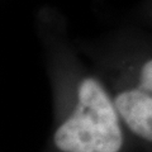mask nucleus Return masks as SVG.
I'll return each instance as SVG.
<instances>
[{"instance_id": "f257e3e1", "label": "nucleus", "mask_w": 152, "mask_h": 152, "mask_svg": "<svg viewBox=\"0 0 152 152\" xmlns=\"http://www.w3.org/2000/svg\"><path fill=\"white\" fill-rule=\"evenodd\" d=\"M99 62L127 134L152 152V32L122 33Z\"/></svg>"}, {"instance_id": "f03ea898", "label": "nucleus", "mask_w": 152, "mask_h": 152, "mask_svg": "<svg viewBox=\"0 0 152 152\" xmlns=\"http://www.w3.org/2000/svg\"><path fill=\"white\" fill-rule=\"evenodd\" d=\"M70 104L53 133L60 152H123L134 147L99 74L81 70L75 75Z\"/></svg>"}, {"instance_id": "7ed1b4c3", "label": "nucleus", "mask_w": 152, "mask_h": 152, "mask_svg": "<svg viewBox=\"0 0 152 152\" xmlns=\"http://www.w3.org/2000/svg\"><path fill=\"white\" fill-rule=\"evenodd\" d=\"M140 17L143 23L152 29V0H143L140 7Z\"/></svg>"}]
</instances>
